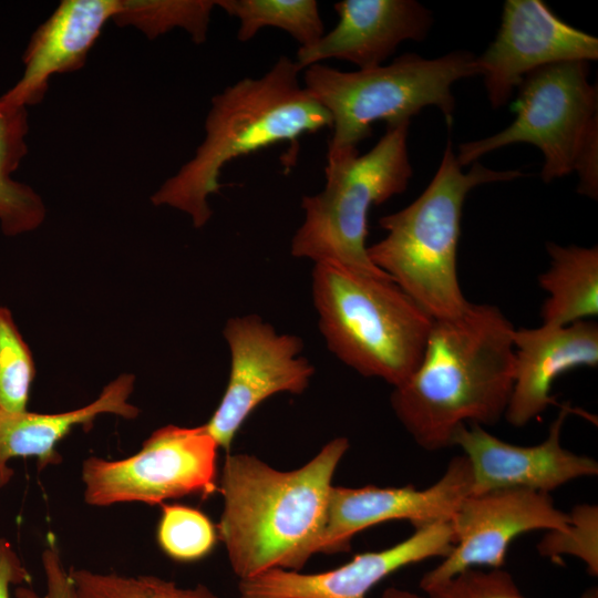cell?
<instances>
[{
	"mask_svg": "<svg viewBox=\"0 0 598 598\" xmlns=\"http://www.w3.org/2000/svg\"><path fill=\"white\" fill-rule=\"evenodd\" d=\"M515 328L496 306L473 303L433 320L422 359L391 394V406L422 448L453 446L462 425H494L514 383Z\"/></svg>",
	"mask_w": 598,
	"mask_h": 598,
	"instance_id": "cell-1",
	"label": "cell"
},
{
	"mask_svg": "<svg viewBox=\"0 0 598 598\" xmlns=\"http://www.w3.org/2000/svg\"><path fill=\"white\" fill-rule=\"evenodd\" d=\"M348 447L346 437H337L289 472L249 454L226 456L216 528L239 579L272 568L299 571L319 553L332 476Z\"/></svg>",
	"mask_w": 598,
	"mask_h": 598,
	"instance_id": "cell-2",
	"label": "cell"
},
{
	"mask_svg": "<svg viewBox=\"0 0 598 598\" xmlns=\"http://www.w3.org/2000/svg\"><path fill=\"white\" fill-rule=\"evenodd\" d=\"M296 60L280 56L260 78H244L212 99L205 138L194 157L154 193V205L190 216L196 228L212 217L208 197L220 189L230 161L331 127L330 114L299 81Z\"/></svg>",
	"mask_w": 598,
	"mask_h": 598,
	"instance_id": "cell-3",
	"label": "cell"
},
{
	"mask_svg": "<svg viewBox=\"0 0 598 598\" xmlns=\"http://www.w3.org/2000/svg\"><path fill=\"white\" fill-rule=\"evenodd\" d=\"M524 176L475 162L464 173L447 142L440 166L410 205L379 219L384 238L368 246L370 260L433 320L453 318L470 305L457 276V247L466 195L476 186Z\"/></svg>",
	"mask_w": 598,
	"mask_h": 598,
	"instance_id": "cell-4",
	"label": "cell"
},
{
	"mask_svg": "<svg viewBox=\"0 0 598 598\" xmlns=\"http://www.w3.org/2000/svg\"><path fill=\"white\" fill-rule=\"evenodd\" d=\"M312 296L329 350L393 388L419 365L433 319L386 274L315 262Z\"/></svg>",
	"mask_w": 598,
	"mask_h": 598,
	"instance_id": "cell-5",
	"label": "cell"
},
{
	"mask_svg": "<svg viewBox=\"0 0 598 598\" xmlns=\"http://www.w3.org/2000/svg\"><path fill=\"white\" fill-rule=\"evenodd\" d=\"M474 75L476 56L457 50L435 59L405 53L388 65L352 72L316 63L305 69L302 85L331 116L328 153H334L358 150L375 122H406L425 106H436L451 124L452 85Z\"/></svg>",
	"mask_w": 598,
	"mask_h": 598,
	"instance_id": "cell-6",
	"label": "cell"
},
{
	"mask_svg": "<svg viewBox=\"0 0 598 598\" xmlns=\"http://www.w3.org/2000/svg\"><path fill=\"white\" fill-rule=\"evenodd\" d=\"M409 127L410 121L388 125L379 142L362 155L358 150L327 153L324 188L301 200L305 219L291 240L293 257L384 272L368 255V214L372 206L409 186L413 175Z\"/></svg>",
	"mask_w": 598,
	"mask_h": 598,
	"instance_id": "cell-7",
	"label": "cell"
},
{
	"mask_svg": "<svg viewBox=\"0 0 598 598\" xmlns=\"http://www.w3.org/2000/svg\"><path fill=\"white\" fill-rule=\"evenodd\" d=\"M513 123L501 132L458 146L463 167L513 143L540 150L545 183L576 172L577 192L598 196V90L589 82V62L548 64L528 73L517 87Z\"/></svg>",
	"mask_w": 598,
	"mask_h": 598,
	"instance_id": "cell-8",
	"label": "cell"
},
{
	"mask_svg": "<svg viewBox=\"0 0 598 598\" xmlns=\"http://www.w3.org/2000/svg\"><path fill=\"white\" fill-rule=\"evenodd\" d=\"M218 447L204 425L163 426L132 456L84 460V501L104 507L136 502L162 505L185 496H209L218 488Z\"/></svg>",
	"mask_w": 598,
	"mask_h": 598,
	"instance_id": "cell-9",
	"label": "cell"
},
{
	"mask_svg": "<svg viewBox=\"0 0 598 598\" xmlns=\"http://www.w3.org/2000/svg\"><path fill=\"white\" fill-rule=\"evenodd\" d=\"M223 334L230 351L228 382L204 426L219 447L229 451L236 433L260 403L280 392L302 393L315 368L299 355V337L278 333L257 315L228 319Z\"/></svg>",
	"mask_w": 598,
	"mask_h": 598,
	"instance_id": "cell-10",
	"label": "cell"
},
{
	"mask_svg": "<svg viewBox=\"0 0 598 598\" xmlns=\"http://www.w3.org/2000/svg\"><path fill=\"white\" fill-rule=\"evenodd\" d=\"M450 523L455 544L440 565L424 574L422 590L468 568H502L513 539L538 529L565 530L570 516L555 507L548 493L517 488L470 494Z\"/></svg>",
	"mask_w": 598,
	"mask_h": 598,
	"instance_id": "cell-11",
	"label": "cell"
},
{
	"mask_svg": "<svg viewBox=\"0 0 598 598\" xmlns=\"http://www.w3.org/2000/svg\"><path fill=\"white\" fill-rule=\"evenodd\" d=\"M597 59L598 39L561 20L544 1L506 0L497 34L476 63L488 101L498 109L534 70Z\"/></svg>",
	"mask_w": 598,
	"mask_h": 598,
	"instance_id": "cell-12",
	"label": "cell"
},
{
	"mask_svg": "<svg viewBox=\"0 0 598 598\" xmlns=\"http://www.w3.org/2000/svg\"><path fill=\"white\" fill-rule=\"evenodd\" d=\"M473 476L465 455L453 457L437 482L424 489L332 486L319 553L349 550L351 538L368 527L405 519L414 528L447 523L472 494Z\"/></svg>",
	"mask_w": 598,
	"mask_h": 598,
	"instance_id": "cell-13",
	"label": "cell"
},
{
	"mask_svg": "<svg viewBox=\"0 0 598 598\" xmlns=\"http://www.w3.org/2000/svg\"><path fill=\"white\" fill-rule=\"evenodd\" d=\"M455 544L450 522L415 528L401 543L358 554L349 563L317 574L272 568L239 579V598H367L392 573L432 557H446Z\"/></svg>",
	"mask_w": 598,
	"mask_h": 598,
	"instance_id": "cell-14",
	"label": "cell"
},
{
	"mask_svg": "<svg viewBox=\"0 0 598 598\" xmlns=\"http://www.w3.org/2000/svg\"><path fill=\"white\" fill-rule=\"evenodd\" d=\"M571 412L561 406L547 437L533 446H520L489 434L482 425L466 424L456 431L453 445L464 451L472 470V494L497 489H532L548 493L585 476L598 474V463L563 447V424Z\"/></svg>",
	"mask_w": 598,
	"mask_h": 598,
	"instance_id": "cell-15",
	"label": "cell"
},
{
	"mask_svg": "<svg viewBox=\"0 0 598 598\" xmlns=\"http://www.w3.org/2000/svg\"><path fill=\"white\" fill-rule=\"evenodd\" d=\"M337 25L311 47L299 48V68L327 59L351 62L359 70L382 65L403 41H422L432 13L414 0H343L333 4Z\"/></svg>",
	"mask_w": 598,
	"mask_h": 598,
	"instance_id": "cell-16",
	"label": "cell"
},
{
	"mask_svg": "<svg viewBox=\"0 0 598 598\" xmlns=\"http://www.w3.org/2000/svg\"><path fill=\"white\" fill-rule=\"evenodd\" d=\"M513 344L514 383L504 414L513 426L526 425L555 403L551 388L559 375L598 365V324L592 319L518 328Z\"/></svg>",
	"mask_w": 598,
	"mask_h": 598,
	"instance_id": "cell-17",
	"label": "cell"
},
{
	"mask_svg": "<svg viewBox=\"0 0 598 598\" xmlns=\"http://www.w3.org/2000/svg\"><path fill=\"white\" fill-rule=\"evenodd\" d=\"M127 8V0H63L32 34L23 54L20 80L1 97L28 106L40 103L55 73L82 68L104 25L115 22Z\"/></svg>",
	"mask_w": 598,
	"mask_h": 598,
	"instance_id": "cell-18",
	"label": "cell"
},
{
	"mask_svg": "<svg viewBox=\"0 0 598 598\" xmlns=\"http://www.w3.org/2000/svg\"><path fill=\"white\" fill-rule=\"evenodd\" d=\"M135 378L124 373L105 385L90 404L61 413L7 412L0 410V488L13 476L9 462L34 457L38 468L61 462L56 446L76 426L90 429L101 414L135 419L140 410L128 402Z\"/></svg>",
	"mask_w": 598,
	"mask_h": 598,
	"instance_id": "cell-19",
	"label": "cell"
},
{
	"mask_svg": "<svg viewBox=\"0 0 598 598\" xmlns=\"http://www.w3.org/2000/svg\"><path fill=\"white\" fill-rule=\"evenodd\" d=\"M549 267L539 275L547 297L542 324L567 326L598 315V247L547 243Z\"/></svg>",
	"mask_w": 598,
	"mask_h": 598,
	"instance_id": "cell-20",
	"label": "cell"
},
{
	"mask_svg": "<svg viewBox=\"0 0 598 598\" xmlns=\"http://www.w3.org/2000/svg\"><path fill=\"white\" fill-rule=\"evenodd\" d=\"M28 131L27 107L0 96V227L6 236L31 231L45 217L41 197L11 177L28 152Z\"/></svg>",
	"mask_w": 598,
	"mask_h": 598,
	"instance_id": "cell-21",
	"label": "cell"
},
{
	"mask_svg": "<svg viewBox=\"0 0 598 598\" xmlns=\"http://www.w3.org/2000/svg\"><path fill=\"white\" fill-rule=\"evenodd\" d=\"M216 6L239 20L240 42H248L266 27L286 31L299 48L313 45L324 34L315 0H217Z\"/></svg>",
	"mask_w": 598,
	"mask_h": 598,
	"instance_id": "cell-22",
	"label": "cell"
},
{
	"mask_svg": "<svg viewBox=\"0 0 598 598\" xmlns=\"http://www.w3.org/2000/svg\"><path fill=\"white\" fill-rule=\"evenodd\" d=\"M75 598H219L208 587L182 588L152 575L124 576L69 569Z\"/></svg>",
	"mask_w": 598,
	"mask_h": 598,
	"instance_id": "cell-23",
	"label": "cell"
},
{
	"mask_svg": "<svg viewBox=\"0 0 598 598\" xmlns=\"http://www.w3.org/2000/svg\"><path fill=\"white\" fill-rule=\"evenodd\" d=\"M156 538L161 549L177 561L206 557L217 542V528L199 509L178 504H162Z\"/></svg>",
	"mask_w": 598,
	"mask_h": 598,
	"instance_id": "cell-24",
	"label": "cell"
},
{
	"mask_svg": "<svg viewBox=\"0 0 598 598\" xmlns=\"http://www.w3.org/2000/svg\"><path fill=\"white\" fill-rule=\"evenodd\" d=\"M35 365L11 311L0 306V410H27Z\"/></svg>",
	"mask_w": 598,
	"mask_h": 598,
	"instance_id": "cell-25",
	"label": "cell"
},
{
	"mask_svg": "<svg viewBox=\"0 0 598 598\" xmlns=\"http://www.w3.org/2000/svg\"><path fill=\"white\" fill-rule=\"evenodd\" d=\"M570 524L565 530H551L537 548L543 556L556 557L569 554L580 558L591 576L598 575V509L596 505L582 504L569 514Z\"/></svg>",
	"mask_w": 598,
	"mask_h": 598,
	"instance_id": "cell-26",
	"label": "cell"
},
{
	"mask_svg": "<svg viewBox=\"0 0 598 598\" xmlns=\"http://www.w3.org/2000/svg\"><path fill=\"white\" fill-rule=\"evenodd\" d=\"M427 598H526L502 568H468L423 590Z\"/></svg>",
	"mask_w": 598,
	"mask_h": 598,
	"instance_id": "cell-27",
	"label": "cell"
},
{
	"mask_svg": "<svg viewBox=\"0 0 598 598\" xmlns=\"http://www.w3.org/2000/svg\"><path fill=\"white\" fill-rule=\"evenodd\" d=\"M45 577V591L38 594L29 585L17 586L16 598H75L70 571L66 570L60 553L54 545H48L41 555Z\"/></svg>",
	"mask_w": 598,
	"mask_h": 598,
	"instance_id": "cell-28",
	"label": "cell"
},
{
	"mask_svg": "<svg viewBox=\"0 0 598 598\" xmlns=\"http://www.w3.org/2000/svg\"><path fill=\"white\" fill-rule=\"evenodd\" d=\"M31 580V574L11 543L0 538V598H11L13 586L30 585Z\"/></svg>",
	"mask_w": 598,
	"mask_h": 598,
	"instance_id": "cell-29",
	"label": "cell"
},
{
	"mask_svg": "<svg viewBox=\"0 0 598 598\" xmlns=\"http://www.w3.org/2000/svg\"><path fill=\"white\" fill-rule=\"evenodd\" d=\"M382 598H424L417 594L402 590L395 587H390L384 590Z\"/></svg>",
	"mask_w": 598,
	"mask_h": 598,
	"instance_id": "cell-30",
	"label": "cell"
},
{
	"mask_svg": "<svg viewBox=\"0 0 598 598\" xmlns=\"http://www.w3.org/2000/svg\"><path fill=\"white\" fill-rule=\"evenodd\" d=\"M580 598H598V589L597 587H591L587 589Z\"/></svg>",
	"mask_w": 598,
	"mask_h": 598,
	"instance_id": "cell-31",
	"label": "cell"
}]
</instances>
